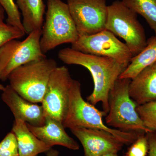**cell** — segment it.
<instances>
[{"instance_id": "obj_1", "label": "cell", "mask_w": 156, "mask_h": 156, "mask_svg": "<svg viewBox=\"0 0 156 156\" xmlns=\"http://www.w3.org/2000/svg\"><path fill=\"white\" fill-rule=\"evenodd\" d=\"M58 57L65 64L81 66L90 72L94 89L87 97V101L94 105L101 102L103 111L107 114L109 109L110 92L127 67L113 58L82 53L71 48L59 50Z\"/></svg>"}, {"instance_id": "obj_25", "label": "cell", "mask_w": 156, "mask_h": 156, "mask_svg": "<svg viewBox=\"0 0 156 156\" xmlns=\"http://www.w3.org/2000/svg\"><path fill=\"white\" fill-rule=\"evenodd\" d=\"M47 156H58L59 152L56 150L51 148L47 152Z\"/></svg>"}, {"instance_id": "obj_3", "label": "cell", "mask_w": 156, "mask_h": 156, "mask_svg": "<svg viewBox=\"0 0 156 156\" xmlns=\"http://www.w3.org/2000/svg\"><path fill=\"white\" fill-rule=\"evenodd\" d=\"M57 66L52 58L30 62L11 73L8 79L9 85L27 100L41 103L51 74Z\"/></svg>"}, {"instance_id": "obj_16", "label": "cell", "mask_w": 156, "mask_h": 156, "mask_svg": "<svg viewBox=\"0 0 156 156\" xmlns=\"http://www.w3.org/2000/svg\"><path fill=\"white\" fill-rule=\"evenodd\" d=\"M16 5L22 14L26 34L42 29L46 9L43 0H17Z\"/></svg>"}, {"instance_id": "obj_5", "label": "cell", "mask_w": 156, "mask_h": 156, "mask_svg": "<svg viewBox=\"0 0 156 156\" xmlns=\"http://www.w3.org/2000/svg\"><path fill=\"white\" fill-rule=\"evenodd\" d=\"M79 37L67 3L61 0H48L40 40L42 52L45 54L63 44H72Z\"/></svg>"}, {"instance_id": "obj_27", "label": "cell", "mask_w": 156, "mask_h": 156, "mask_svg": "<svg viewBox=\"0 0 156 156\" xmlns=\"http://www.w3.org/2000/svg\"><path fill=\"white\" fill-rule=\"evenodd\" d=\"M0 80H1V79H0ZM5 87H4V86L2 85V84H1V83H0V91H2L5 89Z\"/></svg>"}, {"instance_id": "obj_29", "label": "cell", "mask_w": 156, "mask_h": 156, "mask_svg": "<svg viewBox=\"0 0 156 156\" xmlns=\"http://www.w3.org/2000/svg\"><path fill=\"white\" fill-rule=\"evenodd\" d=\"M126 156H128L126 155Z\"/></svg>"}, {"instance_id": "obj_21", "label": "cell", "mask_w": 156, "mask_h": 156, "mask_svg": "<svg viewBox=\"0 0 156 156\" xmlns=\"http://www.w3.org/2000/svg\"><path fill=\"white\" fill-rule=\"evenodd\" d=\"M0 5L7 14L6 22L25 32L18 7L14 0H0Z\"/></svg>"}, {"instance_id": "obj_10", "label": "cell", "mask_w": 156, "mask_h": 156, "mask_svg": "<svg viewBox=\"0 0 156 156\" xmlns=\"http://www.w3.org/2000/svg\"><path fill=\"white\" fill-rule=\"evenodd\" d=\"M73 80L67 67L57 66L51 74L42 101L45 114L62 123L67 112Z\"/></svg>"}, {"instance_id": "obj_24", "label": "cell", "mask_w": 156, "mask_h": 156, "mask_svg": "<svg viewBox=\"0 0 156 156\" xmlns=\"http://www.w3.org/2000/svg\"><path fill=\"white\" fill-rule=\"evenodd\" d=\"M148 141L149 156H156V139L154 133H147Z\"/></svg>"}, {"instance_id": "obj_22", "label": "cell", "mask_w": 156, "mask_h": 156, "mask_svg": "<svg viewBox=\"0 0 156 156\" xmlns=\"http://www.w3.org/2000/svg\"><path fill=\"white\" fill-rule=\"evenodd\" d=\"M0 156H19L17 138L12 131L0 142Z\"/></svg>"}, {"instance_id": "obj_23", "label": "cell", "mask_w": 156, "mask_h": 156, "mask_svg": "<svg viewBox=\"0 0 156 156\" xmlns=\"http://www.w3.org/2000/svg\"><path fill=\"white\" fill-rule=\"evenodd\" d=\"M149 146L147 134H140L137 139L128 149L126 155L146 156L148 152Z\"/></svg>"}, {"instance_id": "obj_9", "label": "cell", "mask_w": 156, "mask_h": 156, "mask_svg": "<svg viewBox=\"0 0 156 156\" xmlns=\"http://www.w3.org/2000/svg\"><path fill=\"white\" fill-rule=\"evenodd\" d=\"M67 4L79 36L106 30V0H67Z\"/></svg>"}, {"instance_id": "obj_15", "label": "cell", "mask_w": 156, "mask_h": 156, "mask_svg": "<svg viewBox=\"0 0 156 156\" xmlns=\"http://www.w3.org/2000/svg\"><path fill=\"white\" fill-rule=\"evenodd\" d=\"M12 131L17 138L19 156H37L52 147L38 139L22 120L15 119Z\"/></svg>"}, {"instance_id": "obj_11", "label": "cell", "mask_w": 156, "mask_h": 156, "mask_svg": "<svg viewBox=\"0 0 156 156\" xmlns=\"http://www.w3.org/2000/svg\"><path fill=\"white\" fill-rule=\"evenodd\" d=\"M70 130L83 145L84 156L118 153L124 145L111 133L104 130L80 127Z\"/></svg>"}, {"instance_id": "obj_4", "label": "cell", "mask_w": 156, "mask_h": 156, "mask_svg": "<svg viewBox=\"0 0 156 156\" xmlns=\"http://www.w3.org/2000/svg\"><path fill=\"white\" fill-rule=\"evenodd\" d=\"M131 81V79L118 78L111 90L109 109L105 118L106 124L126 132L152 133L144 126L136 111L138 105L129 94Z\"/></svg>"}, {"instance_id": "obj_12", "label": "cell", "mask_w": 156, "mask_h": 156, "mask_svg": "<svg viewBox=\"0 0 156 156\" xmlns=\"http://www.w3.org/2000/svg\"><path fill=\"white\" fill-rule=\"evenodd\" d=\"M2 98L12 112L14 119L22 120L31 126L44 124L46 114L42 105L33 103L20 96L10 85L5 87Z\"/></svg>"}, {"instance_id": "obj_26", "label": "cell", "mask_w": 156, "mask_h": 156, "mask_svg": "<svg viewBox=\"0 0 156 156\" xmlns=\"http://www.w3.org/2000/svg\"><path fill=\"white\" fill-rule=\"evenodd\" d=\"M100 156H118V153H108L102 155Z\"/></svg>"}, {"instance_id": "obj_8", "label": "cell", "mask_w": 156, "mask_h": 156, "mask_svg": "<svg viewBox=\"0 0 156 156\" xmlns=\"http://www.w3.org/2000/svg\"><path fill=\"white\" fill-rule=\"evenodd\" d=\"M71 48L82 53L115 59L127 67L133 57L126 44L105 30L91 35L79 36Z\"/></svg>"}, {"instance_id": "obj_13", "label": "cell", "mask_w": 156, "mask_h": 156, "mask_svg": "<svg viewBox=\"0 0 156 156\" xmlns=\"http://www.w3.org/2000/svg\"><path fill=\"white\" fill-rule=\"evenodd\" d=\"M27 124L29 129L38 139L51 147L60 145L74 151L80 148L77 142L67 134L62 123L50 116L46 115L43 126L36 127Z\"/></svg>"}, {"instance_id": "obj_28", "label": "cell", "mask_w": 156, "mask_h": 156, "mask_svg": "<svg viewBox=\"0 0 156 156\" xmlns=\"http://www.w3.org/2000/svg\"><path fill=\"white\" fill-rule=\"evenodd\" d=\"M154 135L156 139V133H154Z\"/></svg>"}, {"instance_id": "obj_2", "label": "cell", "mask_w": 156, "mask_h": 156, "mask_svg": "<svg viewBox=\"0 0 156 156\" xmlns=\"http://www.w3.org/2000/svg\"><path fill=\"white\" fill-rule=\"evenodd\" d=\"M79 81L73 80L70 90L68 108L63 120L65 128H95L106 131L115 136L123 144H132L140 133L126 132L108 127L104 123L103 117L106 113L99 110L93 105L86 101L81 93Z\"/></svg>"}, {"instance_id": "obj_14", "label": "cell", "mask_w": 156, "mask_h": 156, "mask_svg": "<svg viewBox=\"0 0 156 156\" xmlns=\"http://www.w3.org/2000/svg\"><path fill=\"white\" fill-rule=\"evenodd\" d=\"M129 92L138 105L156 101V62L144 69L131 79Z\"/></svg>"}, {"instance_id": "obj_6", "label": "cell", "mask_w": 156, "mask_h": 156, "mask_svg": "<svg viewBox=\"0 0 156 156\" xmlns=\"http://www.w3.org/2000/svg\"><path fill=\"white\" fill-rule=\"evenodd\" d=\"M137 17V14L122 1H115L108 6L106 30L125 41L133 57L147 44L144 29Z\"/></svg>"}, {"instance_id": "obj_7", "label": "cell", "mask_w": 156, "mask_h": 156, "mask_svg": "<svg viewBox=\"0 0 156 156\" xmlns=\"http://www.w3.org/2000/svg\"><path fill=\"white\" fill-rule=\"evenodd\" d=\"M42 29L28 34L23 41L11 40L0 48V79L7 80L11 73L30 62L47 57L40 46Z\"/></svg>"}, {"instance_id": "obj_19", "label": "cell", "mask_w": 156, "mask_h": 156, "mask_svg": "<svg viewBox=\"0 0 156 156\" xmlns=\"http://www.w3.org/2000/svg\"><path fill=\"white\" fill-rule=\"evenodd\" d=\"M5 10L0 5V48L7 42L24 36L25 32L5 21Z\"/></svg>"}, {"instance_id": "obj_17", "label": "cell", "mask_w": 156, "mask_h": 156, "mask_svg": "<svg viewBox=\"0 0 156 156\" xmlns=\"http://www.w3.org/2000/svg\"><path fill=\"white\" fill-rule=\"evenodd\" d=\"M156 62V38L154 36L147 40L145 48L136 56H133L119 79H131L148 66Z\"/></svg>"}, {"instance_id": "obj_18", "label": "cell", "mask_w": 156, "mask_h": 156, "mask_svg": "<svg viewBox=\"0 0 156 156\" xmlns=\"http://www.w3.org/2000/svg\"><path fill=\"white\" fill-rule=\"evenodd\" d=\"M136 14H140L155 33L156 38V0H122Z\"/></svg>"}, {"instance_id": "obj_20", "label": "cell", "mask_w": 156, "mask_h": 156, "mask_svg": "<svg viewBox=\"0 0 156 156\" xmlns=\"http://www.w3.org/2000/svg\"><path fill=\"white\" fill-rule=\"evenodd\" d=\"M136 111L145 127L156 133V101L138 105Z\"/></svg>"}]
</instances>
